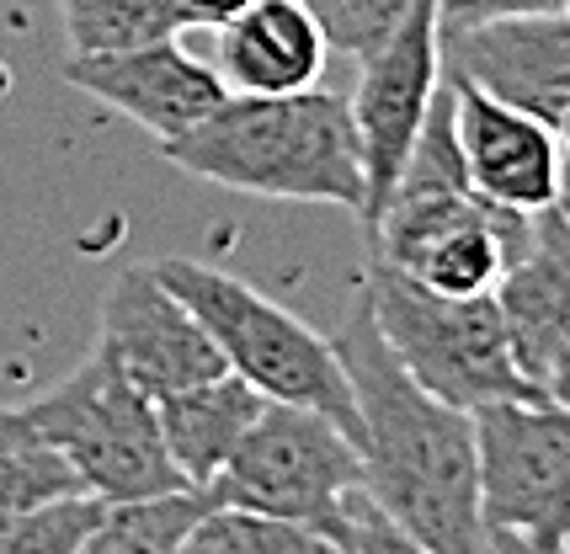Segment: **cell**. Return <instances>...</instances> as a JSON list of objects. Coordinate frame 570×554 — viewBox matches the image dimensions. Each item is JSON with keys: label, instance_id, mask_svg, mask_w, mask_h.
I'll return each instance as SVG.
<instances>
[{"label": "cell", "instance_id": "cell-4", "mask_svg": "<svg viewBox=\"0 0 570 554\" xmlns=\"http://www.w3.org/2000/svg\"><path fill=\"white\" fill-rule=\"evenodd\" d=\"M363 299L400 368L448 405L480 410L491 400L544 395L507 342L497 294H438L395 261L368 256Z\"/></svg>", "mask_w": 570, "mask_h": 554}, {"label": "cell", "instance_id": "cell-19", "mask_svg": "<svg viewBox=\"0 0 570 554\" xmlns=\"http://www.w3.org/2000/svg\"><path fill=\"white\" fill-rule=\"evenodd\" d=\"M187 550H198V554H331L315 528L273 517V512H256V506H229V502H214L203 512V523L193 528Z\"/></svg>", "mask_w": 570, "mask_h": 554}, {"label": "cell", "instance_id": "cell-24", "mask_svg": "<svg viewBox=\"0 0 570 554\" xmlns=\"http://www.w3.org/2000/svg\"><path fill=\"white\" fill-rule=\"evenodd\" d=\"M304 6H309V11L325 22V32H331V11H336V0H304Z\"/></svg>", "mask_w": 570, "mask_h": 554}, {"label": "cell", "instance_id": "cell-17", "mask_svg": "<svg viewBox=\"0 0 570 554\" xmlns=\"http://www.w3.org/2000/svg\"><path fill=\"white\" fill-rule=\"evenodd\" d=\"M70 491H86V485L32 432L22 405L17 410H0V512H22V506L53 502V496H70Z\"/></svg>", "mask_w": 570, "mask_h": 554}, {"label": "cell", "instance_id": "cell-7", "mask_svg": "<svg viewBox=\"0 0 570 554\" xmlns=\"http://www.w3.org/2000/svg\"><path fill=\"white\" fill-rule=\"evenodd\" d=\"M363 485V448L309 405L267 400L240 448L208 479V496L304 523L342 554V502Z\"/></svg>", "mask_w": 570, "mask_h": 554}, {"label": "cell", "instance_id": "cell-14", "mask_svg": "<svg viewBox=\"0 0 570 554\" xmlns=\"http://www.w3.org/2000/svg\"><path fill=\"white\" fill-rule=\"evenodd\" d=\"M497 309L522 374L544 389V374L570 336V192L533 208V229L507 273L497 277Z\"/></svg>", "mask_w": 570, "mask_h": 554}, {"label": "cell", "instance_id": "cell-10", "mask_svg": "<svg viewBox=\"0 0 570 554\" xmlns=\"http://www.w3.org/2000/svg\"><path fill=\"white\" fill-rule=\"evenodd\" d=\"M448 97H453V133H459V155L470 187L480 198L501 202V208H549L566 198V145L560 128L522 112L512 101L480 91L474 80L448 76Z\"/></svg>", "mask_w": 570, "mask_h": 554}, {"label": "cell", "instance_id": "cell-25", "mask_svg": "<svg viewBox=\"0 0 570 554\" xmlns=\"http://www.w3.org/2000/svg\"><path fill=\"white\" fill-rule=\"evenodd\" d=\"M560 145H566V160H570V107H566V118H560Z\"/></svg>", "mask_w": 570, "mask_h": 554}, {"label": "cell", "instance_id": "cell-15", "mask_svg": "<svg viewBox=\"0 0 570 554\" xmlns=\"http://www.w3.org/2000/svg\"><path fill=\"white\" fill-rule=\"evenodd\" d=\"M267 395L250 389L240 374H214L198 384H181L171 395H155V416H160V437L171 454L176 475L187 485H203L224 469V458L240 448L246 427L262 416Z\"/></svg>", "mask_w": 570, "mask_h": 554}, {"label": "cell", "instance_id": "cell-5", "mask_svg": "<svg viewBox=\"0 0 570 554\" xmlns=\"http://www.w3.org/2000/svg\"><path fill=\"white\" fill-rule=\"evenodd\" d=\"M22 416L101 502H134L187 485L166 454L155 395H145L107 347H91L49 395L22 405Z\"/></svg>", "mask_w": 570, "mask_h": 554}, {"label": "cell", "instance_id": "cell-2", "mask_svg": "<svg viewBox=\"0 0 570 554\" xmlns=\"http://www.w3.org/2000/svg\"><path fill=\"white\" fill-rule=\"evenodd\" d=\"M176 171L246 198L331 202L363 214V150L342 91L224 97L208 118L160 145Z\"/></svg>", "mask_w": 570, "mask_h": 554}, {"label": "cell", "instance_id": "cell-9", "mask_svg": "<svg viewBox=\"0 0 570 554\" xmlns=\"http://www.w3.org/2000/svg\"><path fill=\"white\" fill-rule=\"evenodd\" d=\"M65 80L75 91L97 97L112 107L118 118L145 128L155 145H166L176 133L208 118L229 91L214 76V65L181 43V32L149 38L134 49H107V53H70L65 59Z\"/></svg>", "mask_w": 570, "mask_h": 554}, {"label": "cell", "instance_id": "cell-22", "mask_svg": "<svg viewBox=\"0 0 570 554\" xmlns=\"http://www.w3.org/2000/svg\"><path fill=\"white\" fill-rule=\"evenodd\" d=\"M171 6H176V17H181V32H193V27H203V32H208L214 22L235 17L246 0H171Z\"/></svg>", "mask_w": 570, "mask_h": 554}, {"label": "cell", "instance_id": "cell-6", "mask_svg": "<svg viewBox=\"0 0 570 554\" xmlns=\"http://www.w3.org/2000/svg\"><path fill=\"white\" fill-rule=\"evenodd\" d=\"M480 448V528L485 550H570V405L518 395L470 410Z\"/></svg>", "mask_w": 570, "mask_h": 554}, {"label": "cell", "instance_id": "cell-1", "mask_svg": "<svg viewBox=\"0 0 570 554\" xmlns=\"http://www.w3.org/2000/svg\"><path fill=\"white\" fill-rule=\"evenodd\" d=\"M357 400L363 485L416 554H480V448L474 416L432 395L400 368L390 342L373 326L368 299H357L347 326L331 336Z\"/></svg>", "mask_w": 570, "mask_h": 554}, {"label": "cell", "instance_id": "cell-3", "mask_svg": "<svg viewBox=\"0 0 570 554\" xmlns=\"http://www.w3.org/2000/svg\"><path fill=\"white\" fill-rule=\"evenodd\" d=\"M155 273L203 320L229 374H240L267 400L321 410L357 443V400L331 336H321L294 309H283L224 267H208L193 256H160Z\"/></svg>", "mask_w": 570, "mask_h": 554}, {"label": "cell", "instance_id": "cell-21", "mask_svg": "<svg viewBox=\"0 0 570 554\" xmlns=\"http://www.w3.org/2000/svg\"><path fill=\"white\" fill-rule=\"evenodd\" d=\"M549 0H432V17L443 38H459L480 22H497V17H518V11H544Z\"/></svg>", "mask_w": 570, "mask_h": 554}, {"label": "cell", "instance_id": "cell-20", "mask_svg": "<svg viewBox=\"0 0 570 554\" xmlns=\"http://www.w3.org/2000/svg\"><path fill=\"white\" fill-rule=\"evenodd\" d=\"M416 0H336L331 11V49L363 53L411 11Z\"/></svg>", "mask_w": 570, "mask_h": 554}, {"label": "cell", "instance_id": "cell-16", "mask_svg": "<svg viewBox=\"0 0 570 554\" xmlns=\"http://www.w3.org/2000/svg\"><path fill=\"white\" fill-rule=\"evenodd\" d=\"M208 506L214 496L203 485H171L155 496H134V502H107L86 554H176L187 550Z\"/></svg>", "mask_w": 570, "mask_h": 554}, {"label": "cell", "instance_id": "cell-13", "mask_svg": "<svg viewBox=\"0 0 570 554\" xmlns=\"http://www.w3.org/2000/svg\"><path fill=\"white\" fill-rule=\"evenodd\" d=\"M208 65L229 97H283L321 86L331 32L304 0H246L208 27Z\"/></svg>", "mask_w": 570, "mask_h": 554}, {"label": "cell", "instance_id": "cell-26", "mask_svg": "<svg viewBox=\"0 0 570 554\" xmlns=\"http://www.w3.org/2000/svg\"><path fill=\"white\" fill-rule=\"evenodd\" d=\"M549 6H554V11H570V0H549Z\"/></svg>", "mask_w": 570, "mask_h": 554}, {"label": "cell", "instance_id": "cell-8", "mask_svg": "<svg viewBox=\"0 0 570 554\" xmlns=\"http://www.w3.org/2000/svg\"><path fill=\"white\" fill-rule=\"evenodd\" d=\"M438 86H443V32L432 17V0H416L373 49L357 53V91L347 107L363 150V214H357L363 225L379 219Z\"/></svg>", "mask_w": 570, "mask_h": 554}, {"label": "cell", "instance_id": "cell-23", "mask_svg": "<svg viewBox=\"0 0 570 554\" xmlns=\"http://www.w3.org/2000/svg\"><path fill=\"white\" fill-rule=\"evenodd\" d=\"M544 395H549V400H560V405H570V336L560 342V353H554V363H549Z\"/></svg>", "mask_w": 570, "mask_h": 554}, {"label": "cell", "instance_id": "cell-11", "mask_svg": "<svg viewBox=\"0 0 570 554\" xmlns=\"http://www.w3.org/2000/svg\"><path fill=\"white\" fill-rule=\"evenodd\" d=\"M97 347H107L145 395H171L181 384L224 374L214 336L155 267H128L107 283L97 304Z\"/></svg>", "mask_w": 570, "mask_h": 554}, {"label": "cell", "instance_id": "cell-12", "mask_svg": "<svg viewBox=\"0 0 570 554\" xmlns=\"http://www.w3.org/2000/svg\"><path fill=\"white\" fill-rule=\"evenodd\" d=\"M443 70L560 128L570 107V11H518L443 38Z\"/></svg>", "mask_w": 570, "mask_h": 554}, {"label": "cell", "instance_id": "cell-18", "mask_svg": "<svg viewBox=\"0 0 570 554\" xmlns=\"http://www.w3.org/2000/svg\"><path fill=\"white\" fill-rule=\"evenodd\" d=\"M59 17H65L70 53L134 49L149 38L181 32L171 0H59Z\"/></svg>", "mask_w": 570, "mask_h": 554}]
</instances>
